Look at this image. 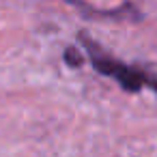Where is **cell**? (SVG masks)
<instances>
[{
    "instance_id": "obj_3",
    "label": "cell",
    "mask_w": 157,
    "mask_h": 157,
    "mask_svg": "<svg viewBox=\"0 0 157 157\" xmlns=\"http://www.w3.org/2000/svg\"><path fill=\"white\" fill-rule=\"evenodd\" d=\"M63 60H65V65L67 67H71V69H78V67H82L84 65V56H82V52L78 50V48H67L65 52H63Z\"/></svg>"
},
{
    "instance_id": "obj_1",
    "label": "cell",
    "mask_w": 157,
    "mask_h": 157,
    "mask_svg": "<svg viewBox=\"0 0 157 157\" xmlns=\"http://www.w3.org/2000/svg\"><path fill=\"white\" fill-rule=\"evenodd\" d=\"M78 39L82 41V48L86 50V56H88L93 69L99 75H105V78L116 80L121 84V88L127 90V93H140L144 86H148V88H153L157 93V78L153 73H148V71H144L140 67L125 65V63L116 60L97 41H93L86 30H80L78 33Z\"/></svg>"
},
{
    "instance_id": "obj_2",
    "label": "cell",
    "mask_w": 157,
    "mask_h": 157,
    "mask_svg": "<svg viewBox=\"0 0 157 157\" xmlns=\"http://www.w3.org/2000/svg\"><path fill=\"white\" fill-rule=\"evenodd\" d=\"M71 7H75L84 17H112V20H140V13L131 2H125L121 9H93L86 0H67Z\"/></svg>"
}]
</instances>
